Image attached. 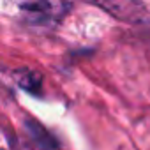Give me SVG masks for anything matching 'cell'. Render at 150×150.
<instances>
[{
    "label": "cell",
    "instance_id": "3",
    "mask_svg": "<svg viewBox=\"0 0 150 150\" xmlns=\"http://www.w3.org/2000/svg\"><path fill=\"white\" fill-rule=\"evenodd\" d=\"M25 129H27V132L32 136V139H34L42 150H57V141L53 139V136H51L39 122L27 120V122H25Z\"/></svg>",
    "mask_w": 150,
    "mask_h": 150
},
{
    "label": "cell",
    "instance_id": "4",
    "mask_svg": "<svg viewBox=\"0 0 150 150\" xmlns=\"http://www.w3.org/2000/svg\"><path fill=\"white\" fill-rule=\"evenodd\" d=\"M16 81H18V85H20L23 90H27V92H30V94H39V92H41V83H42V80H41L39 74L34 72V71H28V69L18 71V72H16Z\"/></svg>",
    "mask_w": 150,
    "mask_h": 150
},
{
    "label": "cell",
    "instance_id": "1",
    "mask_svg": "<svg viewBox=\"0 0 150 150\" xmlns=\"http://www.w3.org/2000/svg\"><path fill=\"white\" fill-rule=\"evenodd\" d=\"M127 23H150V9L141 0H87Z\"/></svg>",
    "mask_w": 150,
    "mask_h": 150
},
{
    "label": "cell",
    "instance_id": "2",
    "mask_svg": "<svg viewBox=\"0 0 150 150\" xmlns=\"http://www.w3.org/2000/svg\"><path fill=\"white\" fill-rule=\"evenodd\" d=\"M64 0H27L21 4V11L27 14V20L37 25L58 20L64 14Z\"/></svg>",
    "mask_w": 150,
    "mask_h": 150
}]
</instances>
